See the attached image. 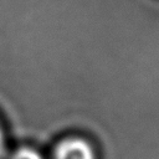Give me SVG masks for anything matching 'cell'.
Segmentation results:
<instances>
[{
    "mask_svg": "<svg viewBox=\"0 0 159 159\" xmlns=\"http://www.w3.org/2000/svg\"><path fill=\"white\" fill-rule=\"evenodd\" d=\"M5 155H6V137L0 124V159H4Z\"/></svg>",
    "mask_w": 159,
    "mask_h": 159,
    "instance_id": "obj_3",
    "label": "cell"
},
{
    "mask_svg": "<svg viewBox=\"0 0 159 159\" xmlns=\"http://www.w3.org/2000/svg\"><path fill=\"white\" fill-rule=\"evenodd\" d=\"M9 159H43L41 153L31 147H21L11 153Z\"/></svg>",
    "mask_w": 159,
    "mask_h": 159,
    "instance_id": "obj_2",
    "label": "cell"
},
{
    "mask_svg": "<svg viewBox=\"0 0 159 159\" xmlns=\"http://www.w3.org/2000/svg\"><path fill=\"white\" fill-rule=\"evenodd\" d=\"M52 159H96L92 145L81 138H68L57 144Z\"/></svg>",
    "mask_w": 159,
    "mask_h": 159,
    "instance_id": "obj_1",
    "label": "cell"
}]
</instances>
